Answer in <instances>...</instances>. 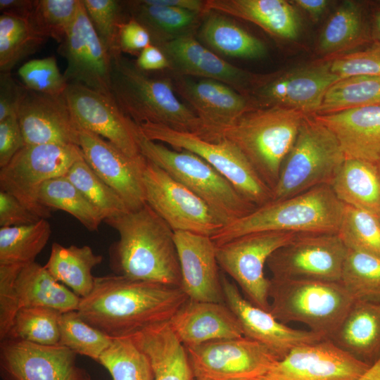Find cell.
Masks as SVG:
<instances>
[{
    "instance_id": "3957f363",
    "label": "cell",
    "mask_w": 380,
    "mask_h": 380,
    "mask_svg": "<svg viewBox=\"0 0 380 380\" xmlns=\"http://www.w3.org/2000/svg\"><path fill=\"white\" fill-rule=\"evenodd\" d=\"M345 204L331 186L322 185L257 207L211 236L215 246L245 234L263 232L337 233Z\"/></svg>"
},
{
    "instance_id": "5b68a950",
    "label": "cell",
    "mask_w": 380,
    "mask_h": 380,
    "mask_svg": "<svg viewBox=\"0 0 380 380\" xmlns=\"http://www.w3.org/2000/svg\"><path fill=\"white\" fill-rule=\"evenodd\" d=\"M168 78H154L122 56L112 57L111 93L120 109L135 123L150 122L204 136L195 112L180 101Z\"/></svg>"
},
{
    "instance_id": "e0dca14e",
    "label": "cell",
    "mask_w": 380,
    "mask_h": 380,
    "mask_svg": "<svg viewBox=\"0 0 380 380\" xmlns=\"http://www.w3.org/2000/svg\"><path fill=\"white\" fill-rule=\"evenodd\" d=\"M77 354L60 345L5 338L0 343L3 380H92L77 363Z\"/></svg>"
},
{
    "instance_id": "f35d334b",
    "label": "cell",
    "mask_w": 380,
    "mask_h": 380,
    "mask_svg": "<svg viewBox=\"0 0 380 380\" xmlns=\"http://www.w3.org/2000/svg\"><path fill=\"white\" fill-rule=\"evenodd\" d=\"M365 106H380L379 77L341 79L328 89L316 115Z\"/></svg>"
},
{
    "instance_id": "8992f818",
    "label": "cell",
    "mask_w": 380,
    "mask_h": 380,
    "mask_svg": "<svg viewBox=\"0 0 380 380\" xmlns=\"http://www.w3.org/2000/svg\"><path fill=\"white\" fill-rule=\"evenodd\" d=\"M270 312L284 324L296 322L330 338L354 300L340 281L270 279Z\"/></svg>"
},
{
    "instance_id": "f5cc1de1",
    "label": "cell",
    "mask_w": 380,
    "mask_h": 380,
    "mask_svg": "<svg viewBox=\"0 0 380 380\" xmlns=\"http://www.w3.org/2000/svg\"><path fill=\"white\" fill-rule=\"evenodd\" d=\"M41 217L32 213L12 194L0 190V227H16L34 224Z\"/></svg>"
},
{
    "instance_id": "30bf717a",
    "label": "cell",
    "mask_w": 380,
    "mask_h": 380,
    "mask_svg": "<svg viewBox=\"0 0 380 380\" xmlns=\"http://www.w3.org/2000/svg\"><path fill=\"white\" fill-rule=\"evenodd\" d=\"M82 158L76 145H25L0 168V190L12 194L35 215L47 220L51 210L39 203V188L47 180L65 176Z\"/></svg>"
},
{
    "instance_id": "4dcf8cb0",
    "label": "cell",
    "mask_w": 380,
    "mask_h": 380,
    "mask_svg": "<svg viewBox=\"0 0 380 380\" xmlns=\"http://www.w3.org/2000/svg\"><path fill=\"white\" fill-rule=\"evenodd\" d=\"M19 310L44 307L61 312L77 310L81 298L34 262L24 265L15 281Z\"/></svg>"
},
{
    "instance_id": "7c38bea8",
    "label": "cell",
    "mask_w": 380,
    "mask_h": 380,
    "mask_svg": "<svg viewBox=\"0 0 380 380\" xmlns=\"http://www.w3.org/2000/svg\"><path fill=\"white\" fill-rule=\"evenodd\" d=\"M298 234L263 232L245 234L216 246L219 266L255 305L270 311V279L264 268L270 255Z\"/></svg>"
},
{
    "instance_id": "836d02e7",
    "label": "cell",
    "mask_w": 380,
    "mask_h": 380,
    "mask_svg": "<svg viewBox=\"0 0 380 380\" xmlns=\"http://www.w3.org/2000/svg\"><path fill=\"white\" fill-rule=\"evenodd\" d=\"M208 13L200 33L202 39L214 50L243 59H259L267 54V48L261 40L220 13Z\"/></svg>"
},
{
    "instance_id": "be15d7a7",
    "label": "cell",
    "mask_w": 380,
    "mask_h": 380,
    "mask_svg": "<svg viewBox=\"0 0 380 380\" xmlns=\"http://www.w3.org/2000/svg\"><path fill=\"white\" fill-rule=\"evenodd\" d=\"M375 23L379 32L380 33V11L375 15Z\"/></svg>"
},
{
    "instance_id": "680465c9",
    "label": "cell",
    "mask_w": 380,
    "mask_h": 380,
    "mask_svg": "<svg viewBox=\"0 0 380 380\" xmlns=\"http://www.w3.org/2000/svg\"><path fill=\"white\" fill-rule=\"evenodd\" d=\"M36 0H0L1 13L30 19L35 6Z\"/></svg>"
},
{
    "instance_id": "f907efd6",
    "label": "cell",
    "mask_w": 380,
    "mask_h": 380,
    "mask_svg": "<svg viewBox=\"0 0 380 380\" xmlns=\"http://www.w3.org/2000/svg\"><path fill=\"white\" fill-rule=\"evenodd\" d=\"M331 70L341 79L352 77H380V44L341 53L331 61Z\"/></svg>"
},
{
    "instance_id": "ffe728a7",
    "label": "cell",
    "mask_w": 380,
    "mask_h": 380,
    "mask_svg": "<svg viewBox=\"0 0 380 380\" xmlns=\"http://www.w3.org/2000/svg\"><path fill=\"white\" fill-rule=\"evenodd\" d=\"M79 146L84 160L129 210L146 203L143 173L146 158L143 155L130 157L106 139L81 127Z\"/></svg>"
},
{
    "instance_id": "9c48e42d",
    "label": "cell",
    "mask_w": 380,
    "mask_h": 380,
    "mask_svg": "<svg viewBox=\"0 0 380 380\" xmlns=\"http://www.w3.org/2000/svg\"><path fill=\"white\" fill-rule=\"evenodd\" d=\"M138 127L140 133L149 140L166 144L176 150L189 151L202 158L257 207L272 200V189L232 142L225 139L209 141L196 134L150 122L141 123Z\"/></svg>"
},
{
    "instance_id": "60d3db41",
    "label": "cell",
    "mask_w": 380,
    "mask_h": 380,
    "mask_svg": "<svg viewBox=\"0 0 380 380\" xmlns=\"http://www.w3.org/2000/svg\"><path fill=\"white\" fill-rule=\"evenodd\" d=\"M340 282L354 300L380 301V258L348 248Z\"/></svg>"
},
{
    "instance_id": "91938a15",
    "label": "cell",
    "mask_w": 380,
    "mask_h": 380,
    "mask_svg": "<svg viewBox=\"0 0 380 380\" xmlns=\"http://www.w3.org/2000/svg\"><path fill=\"white\" fill-rule=\"evenodd\" d=\"M146 4L176 7L199 14L205 13V1L200 0H143Z\"/></svg>"
},
{
    "instance_id": "2e32d148",
    "label": "cell",
    "mask_w": 380,
    "mask_h": 380,
    "mask_svg": "<svg viewBox=\"0 0 380 380\" xmlns=\"http://www.w3.org/2000/svg\"><path fill=\"white\" fill-rule=\"evenodd\" d=\"M63 95L81 128L106 139L130 157L141 155L138 125L113 97L77 83H69Z\"/></svg>"
},
{
    "instance_id": "7dc6e473",
    "label": "cell",
    "mask_w": 380,
    "mask_h": 380,
    "mask_svg": "<svg viewBox=\"0 0 380 380\" xmlns=\"http://www.w3.org/2000/svg\"><path fill=\"white\" fill-rule=\"evenodd\" d=\"M82 4L81 0H36L29 20L40 35L61 44L73 25Z\"/></svg>"
},
{
    "instance_id": "7a4b0ae2",
    "label": "cell",
    "mask_w": 380,
    "mask_h": 380,
    "mask_svg": "<svg viewBox=\"0 0 380 380\" xmlns=\"http://www.w3.org/2000/svg\"><path fill=\"white\" fill-rule=\"evenodd\" d=\"M103 222L119 235L108 250L114 274L181 287L175 232L146 203Z\"/></svg>"
},
{
    "instance_id": "db71d44e",
    "label": "cell",
    "mask_w": 380,
    "mask_h": 380,
    "mask_svg": "<svg viewBox=\"0 0 380 380\" xmlns=\"http://www.w3.org/2000/svg\"><path fill=\"white\" fill-rule=\"evenodd\" d=\"M28 89L18 84L11 72L0 74V121L18 117L20 105Z\"/></svg>"
},
{
    "instance_id": "74e56055",
    "label": "cell",
    "mask_w": 380,
    "mask_h": 380,
    "mask_svg": "<svg viewBox=\"0 0 380 380\" xmlns=\"http://www.w3.org/2000/svg\"><path fill=\"white\" fill-rule=\"evenodd\" d=\"M46 38L28 19L1 13L0 15V71L11 72L24 58L36 52Z\"/></svg>"
},
{
    "instance_id": "11a10c76",
    "label": "cell",
    "mask_w": 380,
    "mask_h": 380,
    "mask_svg": "<svg viewBox=\"0 0 380 380\" xmlns=\"http://www.w3.org/2000/svg\"><path fill=\"white\" fill-rule=\"evenodd\" d=\"M25 146L18 117L0 121V168L5 167Z\"/></svg>"
},
{
    "instance_id": "b9f144b4",
    "label": "cell",
    "mask_w": 380,
    "mask_h": 380,
    "mask_svg": "<svg viewBox=\"0 0 380 380\" xmlns=\"http://www.w3.org/2000/svg\"><path fill=\"white\" fill-rule=\"evenodd\" d=\"M65 177L99 211L103 221L128 212L123 200L102 180L84 160H77Z\"/></svg>"
},
{
    "instance_id": "9f6ffc18",
    "label": "cell",
    "mask_w": 380,
    "mask_h": 380,
    "mask_svg": "<svg viewBox=\"0 0 380 380\" xmlns=\"http://www.w3.org/2000/svg\"><path fill=\"white\" fill-rule=\"evenodd\" d=\"M118 46L120 52L139 53L152 44L149 32L137 20L131 18L119 27Z\"/></svg>"
},
{
    "instance_id": "44dd1931",
    "label": "cell",
    "mask_w": 380,
    "mask_h": 380,
    "mask_svg": "<svg viewBox=\"0 0 380 380\" xmlns=\"http://www.w3.org/2000/svg\"><path fill=\"white\" fill-rule=\"evenodd\" d=\"M224 303L236 317L244 336L258 341L272 350L281 360L295 348L325 338L311 330L296 329L277 319L241 294L238 287L222 275Z\"/></svg>"
},
{
    "instance_id": "83f0119b",
    "label": "cell",
    "mask_w": 380,
    "mask_h": 380,
    "mask_svg": "<svg viewBox=\"0 0 380 380\" xmlns=\"http://www.w3.org/2000/svg\"><path fill=\"white\" fill-rule=\"evenodd\" d=\"M205 11L206 13L215 11L251 22L282 39H296L300 33L297 11L285 0H206Z\"/></svg>"
},
{
    "instance_id": "4fadbf2b",
    "label": "cell",
    "mask_w": 380,
    "mask_h": 380,
    "mask_svg": "<svg viewBox=\"0 0 380 380\" xmlns=\"http://www.w3.org/2000/svg\"><path fill=\"white\" fill-rule=\"evenodd\" d=\"M185 348L194 380H252L279 360L267 347L244 336Z\"/></svg>"
},
{
    "instance_id": "d590c367",
    "label": "cell",
    "mask_w": 380,
    "mask_h": 380,
    "mask_svg": "<svg viewBox=\"0 0 380 380\" xmlns=\"http://www.w3.org/2000/svg\"><path fill=\"white\" fill-rule=\"evenodd\" d=\"M51 233L46 219L29 225L0 227V264L25 265L34 262Z\"/></svg>"
},
{
    "instance_id": "484cf974",
    "label": "cell",
    "mask_w": 380,
    "mask_h": 380,
    "mask_svg": "<svg viewBox=\"0 0 380 380\" xmlns=\"http://www.w3.org/2000/svg\"><path fill=\"white\" fill-rule=\"evenodd\" d=\"M169 324L185 347L243 336L236 317L225 303L188 299Z\"/></svg>"
},
{
    "instance_id": "e7e4bbea",
    "label": "cell",
    "mask_w": 380,
    "mask_h": 380,
    "mask_svg": "<svg viewBox=\"0 0 380 380\" xmlns=\"http://www.w3.org/2000/svg\"><path fill=\"white\" fill-rule=\"evenodd\" d=\"M376 165H377V167H378V170H379V174H380V158L376 163Z\"/></svg>"
},
{
    "instance_id": "8fae6325",
    "label": "cell",
    "mask_w": 380,
    "mask_h": 380,
    "mask_svg": "<svg viewBox=\"0 0 380 380\" xmlns=\"http://www.w3.org/2000/svg\"><path fill=\"white\" fill-rule=\"evenodd\" d=\"M143 182L146 203L174 232L211 237L225 226L204 201L147 159Z\"/></svg>"
},
{
    "instance_id": "7bdbcfd3",
    "label": "cell",
    "mask_w": 380,
    "mask_h": 380,
    "mask_svg": "<svg viewBox=\"0 0 380 380\" xmlns=\"http://www.w3.org/2000/svg\"><path fill=\"white\" fill-rule=\"evenodd\" d=\"M98 362L108 371L113 380H154L148 357L130 337L113 338Z\"/></svg>"
},
{
    "instance_id": "ac0fdd59",
    "label": "cell",
    "mask_w": 380,
    "mask_h": 380,
    "mask_svg": "<svg viewBox=\"0 0 380 380\" xmlns=\"http://www.w3.org/2000/svg\"><path fill=\"white\" fill-rule=\"evenodd\" d=\"M58 51L67 61L63 75L68 84H80L113 97L112 57L93 26L83 3Z\"/></svg>"
},
{
    "instance_id": "9a60e30c",
    "label": "cell",
    "mask_w": 380,
    "mask_h": 380,
    "mask_svg": "<svg viewBox=\"0 0 380 380\" xmlns=\"http://www.w3.org/2000/svg\"><path fill=\"white\" fill-rule=\"evenodd\" d=\"M369 367L325 338L295 348L252 380H357Z\"/></svg>"
},
{
    "instance_id": "4316f807",
    "label": "cell",
    "mask_w": 380,
    "mask_h": 380,
    "mask_svg": "<svg viewBox=\"0 0 380 380\" xmlns=\"http://www.w3.org/2000/svg\"><path fill=\"white\" fill-rule=\"evenodd\" d=\"M314 116L334 134L346 158L377 163L380 158V106L353 108Z\"/></svg>"
},
{
    "instance_id": "94428289",
    "label": "cell",
    "mask_w": 380,
    "mask_h": 380,
    "mask_svg": "<svg viewBox=\"0 0 380 380\" xmlns=\"http://www.w3.org/2000/svg\"><path fill=\"white\" fill-rule=\"evenodd\" d=\"M290 2L304 10L314 21L319 20L329 4L326 0H295Z\"/></svg>"
},
{
    "instance_id": "c3c4849f",
    "label": "cell",
    "mask_w": 380,
    "mask_h": 380,
    "mask_svg": "<svg viewBox=\"0 0 380 380\" xmlns=\"http://www.w3.org/2000/svg\"><path fill=\"white\" fill-rule=\"evenodd\" d=\"M98 35L111 57L121 54L118 46L120 25L125 22L122 4L116 0H82Z\"/></svg>"
},
{
    "instance_id": "d4e9b609",
    "label": "cell",
    "mask_w": 380,
    "mask_h": 380,
    "mask_svg": "<svg viewBox=\"0 0 380 380\" xmlns=\"http://www.w3.org/2000/svg\"><path fill=\"white\" fill-rule=\"evenodd\" d=\"M181 288L189 299L224 303L216 246L210 236L175 232Z\"/></svg>"
},
{
    "instance_id": "277c9868",
    "label": "cell",
    "mask_w": 380,
    "mask_h": 380,
    "mask_svg": "<svg viewBox=\"0 0 380 380\" xmlns=\"http://www.w3.org/2000/svg\"><path fill=\"white\" fill-rule=\"evenodd\" d=\"M307 116L279 106L254 108L220 129L213 142L225 139L236 146L272 191Z\"/></svg>"
},
{
    "instance_id": "cb8c5ba5",
    "label": "cell",
    "mask_w": 380,
    "mask_h": 380,
    "mask_svg": "<svg viewBox=\"0 0 380 380\" xmlns=\"http://www.w3.org/2000/svg\"><path fill=\"white\" fill-rule=\"evenodd\" d=\"M176 89L189 102L204 125L203 139L214 141L217 132L248 110L257 108L251 96L222 82L182 78Z\"/></svg>"
},
{
    "instance_id": "5bb4252c",
    "label": "cell",
    "mask_w": 380,
    "mask_h": 380,
    "mask_svg": "<svg viewBox=\"0 0 380 380\" xmlns=\"http://www.w3.org/2000/svg\"><path fill=\"white\" fill-rule=\"evenodd\" d=\"M347 251L338 233L298 234L267 266L274 278L340 281Z\"/></svg>"
},
{
    "instance_id": "03108f58",
    "label": "cell",
    "mask_w": 380,
    "mask_h": 380,
    "mask_svg": "<svg viewBox=\"0 0 380 380\" xmlns=\"http://www.w3.org/2000/svg\"><path fill=\"white\" fill-rule=\"evenodd\" d=\"M378 217H379V220H380V215H379Z\"/></svg>"
},
{
    "instance_id": "8d00e7d4",
    "label": "cell",
    "mask_w": 380,
    "mask_h": 380,
    "mask_svg": "<svg viewBox=\"0 0 380 380\" xmlns=\"http://www.w3.org/2000/svg\"><path fill=\"white\" fill-rule=\"evenodd\" d=\"M132 18L137 20L149 32L152 44L157 45L167 40V36L175 37L194 25L199 13L176 7L146 4L142 1L127 2Z\"/></svg>"
},
{
    "instance_id": "681fc988",
    "label": "cell",
    "mask_w": 380,
    "mask_h": 380,
    "mask_svg": "<svg viewBox=\"0 0 380 380\" xmlns=\"http://www.w3.org/2000/svg\"><path fill=\"white\" fill-rule=\"evenodd\" d=\"M18 73L28 90L40 94L63 95L68 85L54 56L30 60L19 68Z\"/></svg>"
},
{
    "instance_id": "d6a6232c",
    "label": "cell",
    "mask_w": 380,
    "mask_h": 380,
    "mask_svg": "<svg viewBox=\"0 0 380 380\" xmlns=\"http://www.w3.org/2000/svg\"><path fill=\"white\" fill-rule=\"evenodd\" d=\"M102 260V255L94 253L89 246H63L54 242L44 267L58 281L82 298L91 292L95 281L91 272Z\"/></svg>"
},
{
    "instance_id": "ee69618b",
    "label": "cell",
    "mask_w": 380,
    "mask_h": 380,
    "mask_svg": "<svg viewBox=\"0 0 380 380\" xmlns=\"http://www.w3.org/2000/svg\"><path fill=\"white\" fill-rule=\"evenodd\" d=\"M61 313L56 310L44 307L22 308L16 313L5 338L22 340L44 346L58 345Z\"/></svg>"
},
{
    "instance_id": "d6986e66",
    "label": "cell",
    "mask_w": 380,
    "mask_h": 380,
    "mask_svg": "<svg viewBox=\"0 0 380 380\" xmlns=\"http://www.w3.org/2000/svg\"><path fill=\"white\" fill-rule=\"evenodd\" d=\"M340 80L329 61L270 77L251 97L257 107L279 106L315 115L328 89Z\"/></svg>"
},
{
    "instance_id": "1f68e13d",
    "label": "cell",
    "mask_w": 380,
    "mask_h": 380,
    "mask_svg": "<svg viewBox=\"0 0 380 380\" xmlns=\"http://www.w3.org/2000/svg\"><path fill=\"white\" fill-rule=\"evenodd\" d=\"M331 187L345 205L380 215V174L376 164L346 158Z\"/></svg>"
},
{
    "instance_id": "f1b7e54d",
    "label": "cell",
    "mask_w": 380,
    "mask_h": 380,
    "mask_svg": "<svg viewBox=\"0 0 380 380\" xmlns=\"http://www.w3.org/2000/svg\"><path fill=\"white\" fill-rule=\"evenodd\" d=\"M329 339L357 360L374 365L380 358V301L355 300Z\"/></svg>"
},
{
    "instance_id": "6da1fadb",
    "label": "cell",
    "mask_w": 380,
    "mask_h": 380,
    "mask_svg": "<svg viewBox=\"0 0 380 380\" xmlns=\"http://www.w3.org/2000/svg\"><path fill=\"white\" fill-rule=\"evenodd\" d=\"M188 299L181 287L113 274L95 277L76 311L111 338H120L169 322Z\"/></svg>"
},
{
    "instance_id": "7402d4cb",
    "label": "cell",
    "mask_w": 380,
    "mask_h": 380,
    "mask_svg": "<svg viewBox=\"0 0 380 380\" xmlns=\"http://www.w3.org/2000/svg\"><path fill=\"white\" fill-rule=\"evenodd\" d=\"M63 94L53 96L28 90L18 113L25 145L79 146L80 127Z\"/></svg>"
},
{
    "instance_id": "816d5d0a",
    "label": "cell",
    "mask_w": 380,
    "mask_h": 380,
    "mask_svg": "<svg viewBox=\"0 0 380 380\" xmlns=\"http://www.w3.org/2000/svg\"><path fill=\"white\" fill-rule=\"evenodd\" d=\"M24 265L0 264V340L10 331L19 310L15 290V281Z\"/></svg>"
},
{
    "instance_id": "ab89813d",
    "label": "cell",
    "mask_w": 380,
    "mask_h": 380,
    "mask_svg": "<svg viewBox=\"0 0 380 380\" xmlns=\"http://www.w3.org/2000/svg\"><path fill=\"white\" fill-rule=\"evenodd\" d=\"M363 32L359 6L353 1H345L327 23L320 35L319 49L322 53L336 56L358 44Z\"/></svg>"
},
{
    "instance_id": "6f0895ef",
    "label": "cell",
    "mask_w": 380,
    "mask_h": 380,
    "mask_svg": "<svg viewBox=\"0 0 380 380\" xmlns=\"http://www.w3.org/2000/svg\"><path fill=\"white\" fill-rule=\"evenodd\" d=\"M135 65L144 72L170 68V62L164 52L153 44L140 52Z\"/></svg>"
},
{
    "instance_id": "603a6c76",
    "label": "cell",
    "mask_w": 380,
    "mask_h": 380,
    "mask_svg": "<svg viewBox=\"0 0 380 380\" xmlns=\"http://www.w3.org/2000/svg\"><path fill=\"white\" fill-rule=\"evenodd\" d=\"M158 46L167 56L170 68L185 75L210 79L229 85L246 94L263 80L228 63L185 34L163 42Z\"/></svg>"
},
{
    "instance_id": "f6af8a7d",
    "label": "cell",
    "mask_w": 380,
    "mask_h": 380,
    "mask_svg": "<svg viewBox=\"0 0 380 380\" xmlns=\"http://www.w3.org/2000/svg\"><path fill=\"white\" fill-rule=\"evenodd\" d=\"M113 340L83 320L76 310L61 313L58 345L70 349L77 355L98 362Z\"/></svg>"
},
{
    "instance_id": "52a82bcc",
    "label": "cell",
    "mask_w": 380,
    "mask_h": 380,
    "mask_svg": "<svg viewBox=\"0 0 380 380\" xmlns=\"http://www.w3.org/2000/svg\"><path fill=\"white\" fill-rule=\"evenodd\" d=\"M141 155L204 201L225 225L247 215L257 206L244 198L217 170L196 154L169 148L141 133Z\"/></svg>"
},
{
    "instance_id": "ba28073f",
    "label": "cell",
    "mask_w": 380,
    "mask_h": 380,
    "mask_svg": "<svg viewBox=\"0 0 380 380\" xmlns=\"http://www.w3.org/2000/svg\"><path fill=\"white\" fill-rule=\"evenodd\" d=\"M346 158L334 134L314 115L307 116L283 162L271 201L331 186Z\"/></svg>"
},
{
    "instance_id": "f546056e",
    "label": "cell",
    "mask_w": 380,
    "mask_h": 380,
    "mask_svg": "<svg viewBox=\"0 0 380 380\" xmlns=\"http://www.w3.org/2000/svg\"><path fill=\"white\" fill-rule=\"evenodd\" d=\"M130 338L148 357L154 380H194L186 349L169 322L145 328Z\"/></svg>"
},
{
    "instance_id": "bcb514c9",
    "label": "cell",
    "mask_w": 380,
    "mask_h": 380,
    "mask_svg": "<svg viewBox=\"0 0 380 380\" xmlns=\"http://www.w3.org/2000/svg\"><path fill=\"white\" fill-rule=\"evenodd\" d=\"M337 233L348 248L380 258V220L375 215L345 205Z\"/></svg>"
},
{
    "instance_id": "e575fe53",
    "label": "cell",
    "mask_w": 380,
    "mask_h": 380,
    "mask_svg": "<svg viewBox=\"0 0 380 380\" xmlns=\"http://www.w3.org/2000/svg\"><path fill=\"white\" fill-rule=\"evenodd\" d=\"M37 200L51 211L61 210L69 213L90 232L98 231L103 221L99 211L65 176L42 184L37 191Z\"/></svg>"
},
{
    "instance_id": "6125c7cd",
    "label": "cell",
    "mask_w": 380,
    "mask_h": 380,
    "mask_svg": "<svg viewBox=\"0 0 380 380\" xmlns=\"http://www.w3.org/2000/svg\"><path fill=\"white\" fill-rule=\"evenodd\" d=\"M357 380H380V358Z\"/></svg>"
}]
</instances>
